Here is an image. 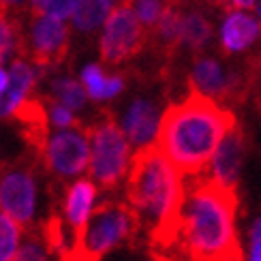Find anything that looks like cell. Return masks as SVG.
Returning a JSON list of instances; mask_svg holds the SVG:
<instances>
[{"mask_svg": "<svg viewBox=\"0 0 261 261\" xmlns=\"http://www.w3.org/2000/svg\"><path fill=\"white\" fill-rule=\"evenodd\" d=\"M255 9H257V19L261 21V0H257V7Z\"/></svg>", "mask_w": 261, "mask_h": 261, "instance_id": "obj_29", "label": "cell"}, {"mask_svg": "<svg viewBox=\"0 0 261 261\" xmlns=\"http://www.w3.org/2000/svg\"><path fill=\"white\" fill-rule=\"evenodd\" d=\"M51 251L47 248V244L43 242V238H28L26 242H21L19 253L15 261H49Z\"/></svg>", "mask_w": 261, "mask_h": 261, "instance_id": "obj_24", "label": "cell"}, {"mask_svg": "<svg viewBox=\"0 0 261 261\" xmlns=\"http://www.w3.org/2000/svg\"><path fill=\"white\" fill-rule=\"evenodd\" d=\"M161 116L163 114H159V107L154 101L135 99L126 107L120 126L130 144L139 150V148L152 146V141L159 137Z\"/></svg>", "mask_w": 261, "mask_h": 261, "instance_id": "obj_11", "label": "cell"}, {"mask_svg": "<svg viewBox=\"0 0 261 261\" xmlns=\"http://www.w3.org/2000/svg\"><path fill=\"white\" fill-rule=\"evenodd\" d=\"M107 80H110V75L103 73V69L99 64H88V67L82 69V84L86 92H88V99L92 101H105V90H107Z\"/></svg>", "mask_w": 261, "mask_h": 261, "instance_id": "obj_20", "label": "cell"}, {"mask_svg": "<svg viewBox=\"0 0 261 261\" xmlns=\"http://www.w3.org/2000/svg\"><path fill=\"white\" fill-rule=\"evenodd\" d=\"M184 191V176L156 144L139 148L133 154L126 178V203L139 229H148L150 242L163 238L176 223Z\"/></svg>", "mask_w": 261, "mask_h": 261, "instance_id": "obj_3", "label": "cell"}, {"mask_svg": "<svg viewBox=\"0 0 261 261\" xmlns=\"http://www.w3.org/2000/svg\"><path fill=\"white\" fill-rule=\"evenodd\" d=\"M238 189L214 176L191 178L171 229L150 242L159 261H244L236 233Z\"/></svg>", "mask_w": 261, "mask_h": 261, "instance_id": "obj_1", "label": "cell"}, {"mask_svg": "<svg viewBox=\"0 0 261 261\" xmlns=\"http://www.w3.org/2000/svg\"><path fill=\"white\" fill-rule=\"evenodd\" d=\"M261 39V21L242 11H229L221 26V49L225 56L251 49Z\"/></svg>", "mask_w": 261, "mask_h": 261, "instance_id": "obj_13", "label": "cell"}, {"mask_svg": "<svg viewBox=\"0 0 261 261\" xmlns=\"http://www.w3.org/2000/svg\"><path fill=\"white\" fill-rule=\"evenodd\" d=\"M21 246V225L0 210V261H15Z\"/></svg>", "mask_w": 261, "mask_h": 261, "instance_id": "obj_18", "label": "cell"}, {"mask_svg": "<svg viewBox=\"0 0 261 261\" xmlns=\"http://www.w3.org/2000/svg\"><path fill=\"white\" fill-rule=\"evenodd\" d=\"M9 88V71H5V67H0V94Z\"/></svg>", "mask_w": 261, "mask_h": 261, "instance_id": "obj_28", "label": "cell"}, {"mask_svg": "<svg viewBox=\"0 0 261 261\" xmlns=\"http://www.w3.org/2000/svg\"><path fill=\"white\" fill-rule=\"evenodd\" d=\"M77 0H30V9L35 15L56 17V19H69L73 17V11Z\"/></svg>", "mask_w": 261, "mask_h": 261, "instance_id": "obj_21", "label": "cell"}, {"mask_svg": "<svg viewBox=\"0 0 261 261\" xmlns=\"http://www.w3.org/2000/svg\"><path fill=\"white\" fill-rule=\"evenodd\" d=\"M94 199H96V184L90 178H80L75 180L67 189L64 195V223L71 229L69 244L71 246L77 238L84 233L86 225H88L90 216L94 212Z\"/></svg>", "mask_w": 261, "mask_h": 261, "instance_id": "obj_10", "label": "cell"}, {"mask_svg": "<svg viewBox=\"0 0 261 261\" xmlns=\"http://www.w3.org/2000/svg\"><path fill=\"white\" fill-rule=\"evenodd\" d=\"M15 49H21V35L15 19L7 11H0V67L11 58Z\"/></svg>", "mask_w": 261, "mask_h": 261, "instance_id": "obj_19", "label": "cell"}, {"mask_svg": "<svg viewBox=\"0 0 261 261\" xmlns=\"http://www.w3.org/2000/svg\"><path fill=\"white\" fill-rule=\"evenodd\" d=\"M133 3H137V0H124V5H133Z\"/></svg>", "mask_w": 261, "mask_h": 261, "instance_id": "obj_30", "label": "cell"}, {"mask_svg": "<svg viewBox=\"0 0 261 261\" xmlns=\"http://www.w3.org/2000/svg\"><path fill=\"white\" fill-rule=\"evenodd\" d=\"M244 156H246V137L240 124H238V128L225 137L219 152H216V156L210 165V176L221 180L227 187L238 189Z\"/></svg>", "mask_w": 261, "mask_h": 261, "instance_id": "obj_14", "label": "cell"}, {"mask_svg": "<svg viewBox=\"0 0 261 261\" xmlns=\"http://www.w3.org/2000/svg\"><path fill=\"white\" fill-rule=\"evenodd\" d=\"M112 7L105 0H77L73 11V26L80 32H92L103 26L112 13Z\"/></svg>", "mask_w": 261, "mask_h": 261, "instance_id": "obj_16", "label": "cell"}, {"mask_svg": "<svg viewBox=\"0 0 261 261\" xmlns=\"http://www.w3.org/2000/svg\"><path fill=\"white\" fill-rule=\"evenodd\" d=\"M236 128L231 107L191 90L163 112L156 146L184 178H197L210 169L225 137Z\"/></svg>", "mask_w": 261, "mask_h": 261, "instance_id": "obj_2", "label": "cell"}, {"mask_svg": "<svg viewBox=\"0 0 261 261\" xmlns=\"http://www.w3.org/2000/svg\"><path fill=\"white\" fill-rule=\"evenodd\" d=\"M130 141L116 118L105 112L101 122L90 126V176L105 191H114L130 169Z\"/></svg>", "mask_w": 261, "mask_h": 261, "instance_id": "obj_5", "label": "cell"}, {"mask_svg": "<svg viewBox=\"0 0 261 261\" xmlns=\"http://www.w3.org/2000/svg\"><path fill=\"white\" fill-rule=\"evenodd\" d=\"M47 114H49V122H51V126H56L58 130H67V128L84 126V124L80 122V118L75 116V112L69 110V107H64V105L58 103V101L47 103Z\"/></svg>", "mask_w": 261, "mask_h": 261, "instance_id": "obj_23", "label": "cell"}, {"mask_svg": "<svg viewBox=\"0 0 261 261\" xmlns=\"http://www.w3.org/2000/svg\"><path fill=\"white\" fill-rule=\"evenodd\" d=\"M30 0H0V11H17V9H24Z\"/></svg>", "mask_w": 261, "mask_h": 261, "instance_id": "obj_27", "label": "cell"}, {"mask_svg": "<svg viewBox=\"0 0 261 261\" xmlns=\"http://www.w3.org/2000/svg\"><path fill=\"white\" fill-rule=\"evenodd\" d=\"M51 101H58L69 110L77 112L86 105V99H88V92H86L84 84L73 80V77H58L51 82Z\"/></svg>", "mask_w": 261, "mask_h": 261, "instance_id": "obj_17", "label": "cell"}, {"mask_svg": "<svg viewBox=\"0 0 261 261\" xmlns=\"http://www.w3.org/2000/svg\"><path fill=\"white\" fill-rule=\"evenodd\" d=\"M139 231L126 201H103L94 208L84 233L60 253V261H99L112 248L133 240Z\"/></svg>", "mask_w": 261, "mask_h": 261, "instance_id": "obj_4", "label": "cell"}, {"mask_svg": "<svg viewBox=\"0 0 261 261\" xmlns=\"http://www.w3.org/2000/svg\"><path fill=\"white\" fill-rule=\"evenodd\" d=\"M251 261H261V219L251 229Z\"/></svg>", "mask_w": 261, "mask_h": 261, "instance_id": "obj_25", "label": "cell"}, {"mask_svg": "<svg viewBox=\"0 0 261 261\" xmlns=\"http://www.w3.org/2000/svg\"><path fill=\"white\" fill-rule=\"evenodd\" d=\"M219 7H223L227 13L229 11H246V9L257 7V0H223Z\"/></svg>", "mask_w": 261, "mask_h": 261, "instance_id": "obj_26", "label": "cell"}, {"mask_svg": "<svg viewBox=\"0 0 261 261\" xmlns=\"http://www.w3.org/2000/svg\"><path fill=\"white\" fill-rule=\"evenodd\" d=\"M135 13L139 17V21L144 24L150 32L156 28V24L163 17V11H165V0H137L133 5Z\"/></svg>", "mask_w": 261, "mask_h": 261, "instance_id": "obj_22", "label": "cell"}, {"mask_svg": "<svg viewBox=\"0 0 261 261\" xmlns=\"http://www.w3.org/2000/svg\"><path fill=\"white\" fill-rule=\"evenodd\" d=\"M37 208V182L32 169L24 163L0 167V210L15 219L21 227H30Z\"/></svg>", "mask_w": 261, "mask_h": 261, "instance_id": "obj_9", "label": "cell"}, {"mask_svg": "<svg viewBox=\"0 0 261 261\" xmlns=\"http://www.w3.org/2000/svg\"><path fill=\"white\" fill-rule=\"evenodd\" d=\"M150 37V30L141 24L133 5H120L116 7L107 21L103 24L99 49L105 64H124L130 58H135L141 49L146 47Z\"/></svg>", "mask_w": 261, "mask_h": 261, "instance_id": "obj_6", "label": "cell"}, {"mask_svg": "<svg viewBox=\"0 0 261 261\" xmlns=\"http://www.w3.org/2000/svg\"><path fill=\"white\" fill-rule=\"evenodd\" d=\"M212 21L205 17L203 11L189 9L184 11L182 19V47H189L191 51H201L212 39Z\"/></svg>", "mask_w": 261, "mask_h": 261, "instance_id": "obj_15", "label": "cell"}, {"mask_svg": "<svg viewBox=\"0 0 261 261\" xmlns=\"http://www.w3.org/2000/svg\"><path fill=\"white\" fill-rule=\"evenodd\" d=\"M43 75L41 69L26 58H15L9 69V88L0 94V118H13L28 96H32V88Z\"/></svg>", "mask_w": 261, "mask_h": 261, "instance_id": "obj_12", "label": "cell"}, {"mask_svg": "<svg viewBox=\"0 0 261 261\" xmlns=\"http://www.w3.org/2000/svg\"><path fill=\"white\" fill-rule=\"evenodd\" d=\"M21 58L30 60L45 73L64 62L69 54V26L62 19L35 15L26 39L21 37Z\"/></svg>", "mask_w": 261, "mask_h": 261, "instance_id": "obj_7", "label": "cell"}, {"mask_svg": "<svg viewBox=\"0 0 261 261\" xmlns=\"http://www.w3.org/2000/svg\"><path fill=\"white\" fill-rule=\"evenodd\" d=\"M45 167L58 178H75L90 167V126L56 130L43 152Z\"/></svg>", "mask_w": 261, "mask_h": 261, "instance_id": "obj_8", "label": "cell"}]
</instances>
